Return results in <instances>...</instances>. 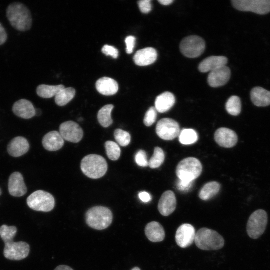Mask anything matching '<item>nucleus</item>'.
Segmentation results:
<instances>
[{"mask_svg": "<svg viewBox=\"0 0 270 270\" xmlns=\"http://www.w3.org/2000/svg\"><path fill=\"white\" fill-rule=\"evenodd\" d=\"M140 10L143 14L149 13L152 9L150 0H142L138 2Z\"/></svg>", "mask_w": 270, "mask_h": 270, "instance_id": "obj_40", "label": "nucleus"}, {"mask_svg": "<svg viewBox=\"0 0 270 270\" xmlns=\"http://www.w3.org/2000/svg\"><path fill=\"white\" fill-rule=\"evenodd\" d=\"M8 191L10 194L15 197L24 196L27 192L22 174L18 172L12 173L8 180Z\"/></svg>", "mask_w": 270, "mask_h": 270, "instance_id": "obj_17", "label": "nucleus"}, {"mask_svg": "<svg viewBox=\"0 0 270 270\" xmlns=\"http://www.w3.org/2000/svg\"><path fill=\"white\" fill-rule=\"evenodd\" d=\"M54 270H73L70 267L64 266V265H62L58 266Z\"/></svg>", "mask_w": 270, "mask_h": 270, "instance_id": "obj_46", "label": "nucleus"}, {"mask_svg": "<svg viewBox=\"0 0 270 270\" xmlns=\"http://www.w3.org/2000/svg\"><path fill=\"white\" fill-rule=\"evenodd\" d=\"M268 222L266 212L263 210L254 212L250 216L246 226L248 236L252 239H257L262 236L266 230Z\"/></svg>", "mask_w": 270, "mask_h": 270, "instance_id": "obj_6", "label": "nucleus"}, {"mask_svg": "<svg viewBox=\"0 0 270 270\" xmlns=\"http://www.w3.org/2000/svg\"><path fill=\"white\" fill-rule=\"evenodd\" d=\"M30 248L24 242H12L5 244L4 254L5 258L13 260H20L26 258L29 254Z\"/></svg>", "mask_w": 270, "mask_h": 270, "instance_id": "obj_11", "label": "nucleus"}, {"mask_svg": "<svg viewBox=\"0 0 270 270\" xmlns=\"http://www.w3.org/2000/svg\"><path fill=\"white\" fill-rule=\"evenodd\" d=\"M206 48L204 40L197 36H192L183 39L180 44L182 54L188 58H196L201 56Z\"/></svg>", "mask_w": 270, "mask_h": 270, "instance_id": "obj_8", "label": "nucleus"}, {"mask_svg": "<svg viewBox=\"0 0 270 270\" xmlns=\"http://www.w3.org/2000/svg\"><path fill=\"white\" fill-rule=\"evenodd\" d=\"M132 270H140V268L138 267H135L134 268H132Z\"/></svg>", "mask_w": 270, "mask_h": 270, "instance_id": "obj_48", "label": "nucleus"}, {"mask_svg": "<svg viewBox=\"0 0 270 270\" xmlns=\"http://www.w3.org/2000/svg\"><path fill=\"white\" fill-rule=\"evenodd\" d=\"M112 214L106 207L97 206L90 209L86 213L88 225L95 230H102L108 228L112 222Z\"/></svg>", "mask_w": 270, "mask_h": 270, "instance_id": "obj_4", "label": "nucleus"}, {"mask_svg": "<svg viewBox=\"0 0 270 270\" xmlns=\"http://www.w3.org/2000/svg\"><path fill=\"white\" fill-rule=\"evenodd\" d=\"M164 158L163 150L159 147H156L154 154L148 161V166L152 168H158L163 164Z\"/></svg>", "mask_w": 270, "mask_h": 270, "instance_id": "obj_33", "label": "nucleus"}, {"mask_svg": "<svg viewBox=\"0 0 270 270\" xmlns=\"http://www.w3.org/2000/svg\"><path fill=\"white\" fill-rule=\"evenodd\" d=\"M12 111L16 116L30 119L36 116V109L29 100L22 99L17 101L13 106Z\"/></svg>", "mask_w": 270, "mask_h": 270, "instance_id": "obj_19", "label": "nucleus"}, {"mask_svg": "<svg viewBox=\"0 0 270 270\" xmlns=\"http://www.w3.org/2000/svg\"><path fill=\"white\" fill-rule=\"evenodd\" d=\"M228 58L223 56H212L206 58L199 64L198 70L202 72L214 71L220 68L226 66Z\"/></svg>", "mask_w": 270, "mask_h": 270, "instance_id": "obj_21", "label": "nucleus"}, {"mask_svg": "<svg viewBox=\"0 0 270 270\" xmlns=\"http://www.w3.org/2000/svg\"><path fill=\"white\" fill-rule=\"evenodd\" d=\"M180 142L184 145L195 143L198 139L197 132L192 129H184L179 134Z\"/></svg>", "mask_w": 270, "mask_h": 270, "instance_id": "obj_32", "label": "nucleus"}, {"mask_svg": "<svg viewBox=\"0 0 270 270\" xmlns=\"http://www.w3.org/2000/svg\"><path fill=\"white\" fill-rule=\"evenodd\" d=\"M157 58L158 53L154 48H146L136 52L134 56V61L138 66H147L154 64Z\"/></svg>", "mask_w": 270, "mask_h": 270, "instance_id": "obj_18", "label": "nucleus"}, {"mask_svg": "<svg viewBox=\"0 0 270 270\" xmlns=\"http://www.w3.org/2000/svg\"><path fill=\"white\" fill-rule=\"evenodd\" d=\"M194 242L198 248L204 250H218L224 245V240L221 235L206 228H202L196 232Z\"/></svg>", "mask_w": 270, "mask_h": 270, "instance_id": "obj_2", "label": "nucleus"}, {"mask_svg": "<svg viewBox=\"0 0 270 270\" xmlns=\"http://www.w3.org/2000/svg\"><path fill=\"white\" fill-rule=\"evenodd\" d=\"M102 53L107 56H110L114 58H117L118 56V51L114 46L105 45L102 50Z\"/></svg>", "mask_w": 270, "mask_h": 270, "instance_id": "obj_39", "label": "nucleus"}, {"mask_svg": "<svg viewBox=\"0 0 270 270\" xmlns=\"http://www.w3.org/2000/svg\"><path fill=\"white\" fill-rule=\"evenodd\" d=\"M138 197L140 199L144 202H148L152 200L150 195L146 192H142L139 193Z\"/></svg>", "mask_w": 270, "mask_h": 270, "instance_id": "obj_44", "label": "nucleus"}, {"mask_svg": "<svg viewBox=\"0 0 270 270\" xmlns=\"http://www.w3.org/2000/svg\"><path fill=\"white\" fill-rule=\"evenodd\" d=\"M175 102L174 95L170 92H165L156 98L154 108L158 112L164 113L171 109Z\"/></svg>", "mask_w": 270, "mask_h": 270, "instance_id": "obj_26", "label": "nucleus"}, {"mask_svg": "<svg viewBox=\"0 0 270 270\" xmlns=\"http://www.w3.org/2000/svg\"><path fill=\"white\" fill-rule=\"evenodd\" d=\"M30 144L26 138L18 136L12 139L8 146V154L14 157H20L28 152Z\"/></svg>", "mask_w": 270, "mask_h": 270, "instance_id": "obj_20", "label": "nucleus"}, {"mask_svg": "<svg viewBox=\"0 0 270 270\" xmlns=\"http://www.w3.org/2000/svg\"><path fill=\"white\" fill-rule=\"evenodd\" d=\"M250 98L253 104L258 107H265L270 105V92L260 86L252 89Z\"/></svg>", "mask_w": 270, "mask_h": 270, "instance_id": "obj_25", "label": "nucleus"}, {"mask_svg": "<svg viewBox=\"0 0 270 270\" xmlns=\"http://www.w3.org/2000/svg\"><path fill=\"white\" fill-rule=\"evenodd\" d=\"M16 232L17 228L14 226L4 224L0 228V236L5 244L13 242Z\"/></svg>", "mask_w": 270, "mask_h": 270, "instance_id": "obj_35", "label": "nucleus"}, {"mask_svg": "<svg viewBox=\"0 0 270 270\" xmlns=\"http://www.w3.org/2000/svg\"><path fill=\"white\" fill-rule=\"evenodd\" d=\"M96 86L98 92L104 96L114 95L118 90V82L114 79L108 77L99 79Z\"/></svg>", "mask_w": 270, "mask_h": 270, "instance_id": "obj_23", "label": "nucleus"}, {"mask_svg": "<svg viewBox=\"0 0 270 270\" xmlns=\"http://www.w3.org/2000/svg\"><path fill=\"white\" fill-rule=\"evenodd\" d=\"M196 232L194 228L188 224L180 226L176 232V241L182 248L191 246L195 240Z\"/></svg>", "mask_w": 270, "mask_h": 270, "instance_id": "obj_13", "label": "nucleus"}, {"mask_svg": "<svg viewBox=\"0 0 270 270\" xmlns=\"http://www.w3.org/2000/svg\"><path fill=\"white\" fill-rule=\"evenodd\" d=\"M232 3L236 9L242 12L260 15L270 12V0H232Z\"/></svg>", "mask_w": 270, "mask_h": 270, "instance_id": "obj_9", "label": "nucleus"}, {"mask_svg": "<svg viewBox=\"0 0 270 270\" xmlns=\"http://www.w3.org/2000/svg\"><path fill=\"white\" fill-rule=\"evenodd\" d=\"M156 130L158 136L166 140L174 139L179 136L180 132L178 123L169 118H164L159 120Z\"/></svg>", "mask_w": 270, "mask_h": 270, "instance_id": "obj_10", "label": "nucleus"}, {"mask_svg": "<svg viewBox=\"0 0 270 270\" xmlns=\"http://www.w3.org/2000/svg\"><path fill=\"white\" fill-rule=\"evenodd\" d=\"M6 16L10 24L19 31L26 32L31 28V14L28 8L21 3L10 4L7 8Z\"/></svg>", "mask_w": 270, "mask_h": 270, "instance_id": "obj_1", "label": "nucleus"}, {"mask_svg": "<svg viewBox=\"0 0 270 270\" xmlns=\"http://www.w3.org/2000/svg\"><path fill=\"white\" fill-rule=\"evenodd\" d=\"M64 88L63 85L48 86L40 85L36 88L37 94L44 98H50L56 96V94Z\"/></svg>", "mask_w": 270, "mask_h": 270, "instance_id": "obj_28", "label": "nucleus"}, {"mask_svg": "<svg viewBox=\"0 0 270 270\" xmlns=\"http://www.w3.org/2000/svg\"><path fill=\"white\" fill-rule=\"evenodd\" d=\"M114 137L117 142L122 146H128L131 140L130 134L121 129H116L114 130Z\"/></svg>", "mask_w": 270, "mask_h": 270, "instance_id": "obj_36", "label": "nucleus"}, {"mask_svg": "<svg viewBox=\"0 0 270 270\" xmlns=\"http://www.w3.org/2000/svg\"><path fill=\"white\" fill-rule=\"evenodd\" d=\"M59 132L64 140L73 143L80 142L84 136L83 130L81 127L72 121L66 122L61 124Z\"/></svg>", "mask_w": 270, "mask_h": 270, "instance_id": "obj_12", "label": "nucleus"}, {"mask_svg": "<svg viewBox=\"0 0 270 270\" xmlns=\"http://www.w3.org/2000/svg\"><path fill=\"white\" fill-rule=\"evenodd\" d=\"M193 182L179 179L177 182L176 188L180 191L187 192L191 188Z\"/></svg>", "mask_w": 270, "mask_h": 270, "instance_id": "obj_41", "label": "nucleus"}, {"mask_svg": "<svg viewBox=\"0 0 270 270\" xmlns=\"http://www.w3.org/2000/svg\"><path fill=\"white\" fill-rule=\"evenodd\" d=\"M230 76V70L228 66H224L210 72L208 82L211 87L218 88L226 84Z\"/></svg>", "mask_w": 270, "mask_h": 270, "instance_id": "obj_15", "label": "nucleus"}, {"mask_svg": "<svg viewBox=\"0 0 270 270\" xmlns=\"http://www.w3.org/2000/svg\"><path fill=\"white\" fill-rule=\"evenodd\" d=\"M76 90L72 88H64L55 96V102L59 106L67 104L74 98Z\"/></svg>", "mask_w": 270, "mask_h": 270, "instance_id": "obj_30", "label": "nucleus"}, {"mask_svg": "<svg viewBox=\"0 0 270 270\" xmlns=\"http://www.w3.org/2000/svg\"><path fill=\"white\" fill-rule=\"evenodd\" d=\"M145 234L147 238L154 242H162L165 238L164 228L156 222H150L146 226Z\"/></svg>", "mask_w": 270, "mask_h": 270, "instance_id": "obj_24", "label": "nucleus"}, {"mask_svg": "<svg viewBox=\"0 0 270 270\" xmlns=\"http://www.w3.org/2000/svg\"><path fill=\"white\" fill-rule=\"evenodd\" d=\"M114 107L112 104H107L98 111V121L104 128L110 126L113 122L111 114Z\"/></svg>", "mask_w": 270, "mask_h": 270, "instance_id": "obj_29", "label": "nucleus"}, {"mask_svg": "<svg viewBox=\"0 0 270 270\" xmlns=\"http://www.w3.org/2000/svg\"><path fill=\"white\" fill-rule=\"evenodd\" d=\"M176 199L174 192L171 190L165 192L162 196L158 204V210L160 214L167 216L175 210Z\"/></svg>", "mask_w": 270, "mask_h": 270, "instance_id": "obj_16", "label": "nucleus"}, {"mask_svg": "<svg viewBox=\"0 0 270 270\" xmlns=\"http://www.w3.org/2000/svg\"><path fill=\"white\" fill-rule=\"evenodd\" d=\"M27 204L33 210L48 212L54 209L55 200L50 194L40 190L34 192L28 197Z\"/></svg>", "mask_w": 270, "mask_h": 270, "instance_id": "obj_7", "label": "nucleus"}, {"mask_svg": "<svg viewBox=\"0 0 270 270\" xmlns=\"http://www.w3.org/2000/svg\"><path fill=\"white\" fill-rule=\"evenodd\" d=\"M106 154L108 158L112 160H118L121 154L119 146L112 141H107L105 143Z\"/></svg>", "mask_w": 270, "mask_h": 270, "instance_id": "obj_34", "label": "nucleus"}, {"mask_svg": "<svg viewBox=\"0 0 270 270\" xmlns=\"http://www.w3.org/2000/svg\"><path fill=\"white\" fill-rule=\"evenodd\" d=\"M158 2L162 5L168 6L174 2V0H158Z\"/></svg>", "mask_w": 270, "mask_h": 270, "instance_id": "obj_45", "label": "nucleus"}, {"mask_svg": "<svg viewBox=\"0 0 270 270\" xmlns=\"http://www.w3.org/2000/svg\"><path fill=\"white\" fill-rule=\"evenodd\" d=\"M220 184L216 182H211L206 184L200 190V198L207 200L216 196L220 192Z\"/></svg>", "mask_w": 270, "mask_h": 270, "instance_id": "obj_27", "label": "nucleus"}, {"mask_svg": "<svg viewBox=\"0 0 270 270\" xmlns=\"http://www.w3.org/2000/svg\"><path fill=\"white\" fill-rule=\"evenodd\" d=\"M82 172L92 179L100 178L105 175L108 170V164L102 156L90 154L86 156L80 164Z\"/></svg>", "mask_w": 270, "mask_h": 270, "instance_id": "obj_3", "label": "nucleus"}, {"mask_svg": "<svg viewBox=\"0 0 270 270\" xmlns=\"http://www.w3.org/2000/svg\"><path fill=\"white\" fill-rule=\"evenodd\" d=\"M41 113H42V112L40 109H36V116H40Z\"/></svg>", "mask_w": 270, "mask_h": 270, "instance_id": "obj_47", "label": "nucleus"}, {"mask_svg": "<svg viewBox=\"0 0 270 270\" xmlns=\"http://www.w3.org/2000/svg\"><path fill=\"white\" fill-rule=\"evenodd\" d=\"M226 108L230 115L234 116L239 115L242 110V103L240 98L236 96H231L226 103Z\"/></svg>", "mask_w": 270, "mask_h": 270, "instance_id": "obj_31", "label": "nucleus"}, {"mask_svg": "<svg viewBox=\"0 0 270 270\" xmlns=\"http://www.w3.org/2000/svg\"><path fill=\"white\" fill-rule=\"evenodd\" d=\"M157 110L154 107H150L145 114L144 120V124L150 126L156 122L157 118Z\"/></svg>", "mask_w": 270, "mask_h": 270, "instance_id": "obj_37", "label": "nucleus"}, {"mask_svg": "<svg viewBox=\"0 0 270 270\" xmlns=\"http://www.w3.org/2000/svg\"><path fill=\"white\" fill-rule=\"evenodd\" d=\"M42 143L46 150L50 152H54L62 148L64 142L59 132L52 131L44 136Z\"/></svg>", "mask_w": 270, "mask_h": 270, "instance_id": "obj_22", "label": "nucleus"}, {"mask_svg": "<svg viewBox=\"0 0 270 270\" xmlns=\"http://www.w3.org/2000/svg\"><path fill=\"white\" fill-rule=\"evenodd\" d=\"M136 38L134 36H128L126 40V51L127 54H130L133 52L136 44Z\"/></svg>", "mask_w": 270, "mask_h": 270, "instance_id": "obj_42", "label": "nucleus"}, {"mask_svg": "<svg viewBox=\"0 0 270 270\" xmlns=\"http://www.w3.org/2000/svg\"><path fill=\"white\" fill-rule=\"evenodd\" d=\"M214 140L220 146L230 148L236 145L238 140L236 134L232 130L226 128H218L214 134Z\"/></svg>", "mask_w": 270, "mask_h": 270, "instance_id": "obj_14", "label": "nucleus"}, {"mask_svg": "<svg viewBox=\"0 0 270 270\" xmlns=\"http://www.w3.org/2000/svg\"><path fill=\"white\" fill-rule=\"evenodd\" d=\"M8 36L6 31L0 22V46L4 44L7 40Z\"/></svg>", "mask_w": 270, "mask_h": 270, "instance_id": "obj_43", "label": "nucleus"}, {"mask_svg": "<svg viewBox=\"0 0 270 270\" xmlns=\"http://www.w3.org/2000/svg\"><path fill=\"white\" fill-rule=\"evenodd\" d=\"M202 166L200 161L194 158H188L179 162L176 174L180 180L194 182L202 174Z\"/></svg>", "mask_w": 270, "mask_h": 270, "instance_id": "obj_5", "label": "nucleus"}, {"mask_svg": "<svg viewBox=\"0 0 270 270\" xmlns=\"http://www.w3.org/2000/svg\"><path fill=\"white\" fill-rule=\"evenodd\" d=\"M135 160L137 164L140 166L146 167L148 166L146 152L143 150H140L136 153Z\"/></svg>", "mask_w": 270, "mask_h": 270, "instance_id": "obj_38", "label": "nucleus"}, {"mask_svg": "<svg viewBox=\"0 0 270 270\" xmlns=\"http://www.w3.org/2000/svg\"><path fill=\"white\" fill-rule=\"evenodd\" d=\"M1 194H2V190H1V189L0 188V196L1 195Z\"/></svg>", "mask_w": 270, "mask_h": 270, "instance_id": "obj_49", "label": "nucleus"}]
</instances>
